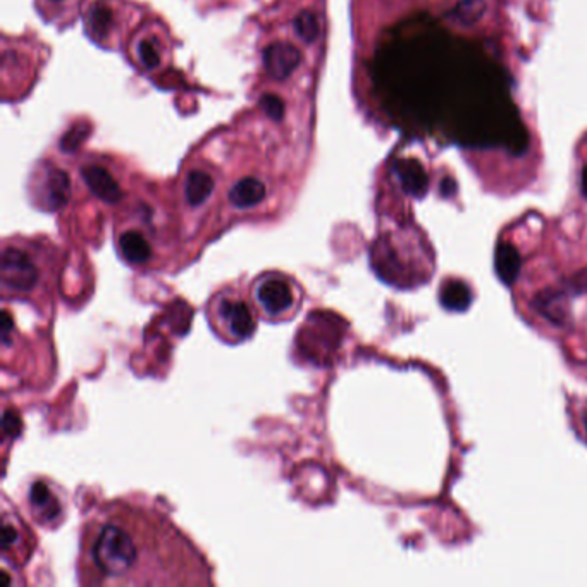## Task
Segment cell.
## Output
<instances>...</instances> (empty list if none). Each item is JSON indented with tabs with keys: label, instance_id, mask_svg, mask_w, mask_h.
Masks as SVG:
<instances>
[{
	"label": "cell",
	"instance_id": "9a60e30c",
	"mask_svg": "<svg viewBox=\"0 0 587 587\" xmlns=\"http://www.w3.org/2000/svg\"><path fill=\"white\" fill-rule=\"evenodd\" d=\"M45 188L42 190V206L51 210H56L66 204L69 186H67V177L60 171H52L49 176L45 177Z\"/></svg>",
	"mask_w": 587,
	"mask_h": 587
},
{
	"label": "cell",
	"instance_id": "7a4b0ae2",
	"mask_svg": "<svg viewBox=\"0 0 587 587\" xmlns=\"http://www.w3.org/2000/svg\"><path fill=\"white\" fill-rule=\"evenodd\" d=\"M2 288L4 296L35 298L43 294L52 278V257L31 241L16 239L4 243L2 250Z\"/></svg>",
	"mask_w": 587,
	"mask_h": 587
},
{
	"label": "cell",
	"instance_id": "d6986e66",
	"mask_svg": "<svg viewBox=\"0 0 587 587\" xmlns=\"http://www.w3.org/2000/svg\"><path fill=\"white\" fill-rule=\"evenodd\" d=\"M484 11H486V5L482 0H464L462 4H458L453 9L451 18L460 25H474Z\"/></svg>",
	"mask_w": 587,
	"mask_h": 587
},
{
	"label": "cell",
	"instance_id": "e0dca14e",
	"mask_svg": "<svg viewBox=\"0 0 587 587\" xmlns=\"http://www.w3.org/2000/svg\"><path fill=\"white\" fill-rule=\"evenodd\" d=\"M321 21L319 16L312 11H303L296 20H294V31L296 35L305 40L307 43H316L317 38L321 36Z\"/></svg>",
	"mask_w": 587,
	"mask_h": 587
},
{
	"label": "cell",
	"instance_id": "ba28073f",
	"mask_svg": "<svg viewBox=\"0 0 587 587\" xmlns=\"http://www.w3.org/2000/svg\"><path fill=\"white\" fill-rule=\"evenodd\" d=\"M301 66V52L294 43L278 42L264 51V69L274 80H288Z\"/></svg>",
	"mask_w": 587,
	"mask_h": 587
},
{
	"label": "cell",
	"instance_id": "2e32d148",
	"mask_svg": "<svg viewBox=\"0 0 587 587\" xmlns=\"http://www.w3.org/2000/svg\"><path fill=\"white\" fill-rule=\"evenodd\" d=\"M534 307L550 321L561 324L567 317V300L565 294L555 292V290H546L543 294H537L534 300Z\"/></svg>",
	"mask_w": 587,
	"mask_h": 587
},
{
	"label": "cell",
	"instance_id": "7402d4cb",
	"mask_svg": "<svg viewBox=\"0 0 587 587\" xmlns=\"http://www.w3.org/2000/svg\"><path fill=\"white\" fill-rule=\"evenodd\" d=\"M581 190H583V195L587 199V166L583 169V177H581Z\"/></svg>",
	"mask_w": 587,
	"mask_h": 587
},
{
	"label": "cell",
	"instance_id": "3957f363",
	"mask_svg": "<svg viewBox=\"0 0 587 587\" xmlns=\"http://www.w3.org/2000/svg\"><path fill=\"white\" fill-rule=\"evenodd\" d=\"M257 310L238 286H224L208 298L207 321L214 334L224 343L238 345L257 331Z\"/></svg>",
	"mask_w": 587,
	"mask_h": 587
},
{
	"label": "cell",
	"instance_id": "6da1fadb",
	"mask_svg": "<svg viewBox=\"0 0 587 587\" xmlns=\"http://www.w3.org/2000/svg\"><path fill=\"white\" fill-rule=\"evenodd\" d=\"M204 555L159 510L129 501L98 508L83 526L78 577L87 586H207Z\"/></svg>",
	"mask_w": 587,
	"mask_h": 587
},
{
	"label": "cell",
	"instance_id": "ffe728a7",
	"mask_svg": "<svg viewBox=\"0 0 587 587\" xmlns=\"http://www.w3.org/2000/svg\"><path fill=\"white\" fill-rule=\"evenodd\" d=\"M262 109H264L265 114L272 119H281L285 114V104L274 95L262 97Z\"/></svg>",
	"mask_w": 587,
	"mask_h": 587
},
{
	"label": "cell",
	"instance_id": "9c48e42d",
	"mask_svg": "<svg viewBox=\"0 0 587 587\" xmlns=\"http://www.w3.org/2000/svg\"><path fill=\"white\" fill-rule=\"evenodd\" d=\"M215 190V179L202 168L192 169L183 181V200L192 210L202 208Z\"/></svg>",
	"mask_w": 587,
	"mask_h": 587
},
{
	"label": "cell",
	"instance_id": "8fae6325",
	"mask_svg": "<svg viewBox=\"0 0 587 587\" xmlns=\"http://www.w3.org/2000/svg\"><path fill=\"white\" fill-rule=\"evenodd\" d=\"M393 171L400 179L403 192L411 197L422 199L429 190V177L422 164L413 159H400L393 164Z\"/></svg>",
	"mask_w": 587,
	"mask_h": 587
},
{
	"label": "cell",
	"instance_id": "277c9868",
	"mask_svg": "<svg viewBox=\"0 0 587 587\" xmlns=\"http://www.w3.org/2000/svg\"><path fill=\"white\" fill-rule=\"evenodd\" d=\"M248 296L259 317L267 323H286L303 303V288L283 270H265L252 281Z\"/></svg>",
	"mask_w": 587,
	"mask_h": 587
},
{
	"label": "cell",
	"instance_id": "5bb4252c",
	"mask_svg": "<svg viewBox=\"0 0 587 587\" xmlns=\"http://www.w3.org/2000/svg\"><path fill=\"white\" fill-rule=\"evenodd\" d=\"M472 290L460 279H448L442 283L440 292L441 305L450 312H466L472 305Z\"/></svg>",
	"mask_w": 587,
	"mask_h": 587
},
{
	"label": "cell",
	"instance_id": "ac0fdd59",
	"mask_svg": "<svg viewBox=\"0 0 587 587\" xmlns=\"http://www.w3.org/2000/svg\"><path fill=\"white\" fill-rule=\"evenodd\" d=\"M137 56L142 67L155 69L162 62V45L157 38H144L137 47Z\"/></svg>",
	"mask_w": 587,
	"mask_h": 587
},
{
	"label": "cell",
	"instance_id": "603a6c76",
	"mask_svg": "<svg viewBox=\"0 0 587 587\" xmlns=\"http://www.w3.org/2000/svg\"><path fill=\"white\" fill-rule=\"evenodd\" d=\"M49 4H64V0H47Z\"/></svg>",
	"mask_w": 587,
	"mask_h": 587
},
{
	"label": "cell",
	"instance_id": "8992f818",
	"mask_svg": "<svg viewBox=\"0 0 587 587\" xmlns=\"http://www.w3.org/2000/svg\"><path fill=\"white\" fill-rule=\"evenodd\" d=\"M2 560L12 565H23L33 552V537L16 513L4 512L2 517Z\"/></svg>",
	"mask_w": 587,
	"mask_h": 587
},
{
	"label": "cell",
	"instance_id": "7c38bea8",
	"mask_svg": "<svg viewBox=\"0 0 587 587\" xmlns=\"http://www.w3.org/2000/svg\"><path fill=\"white\" fill-rule=\"evenodd\" d=\"M82 176L85 177V183L89 184L90 190L104 202H116L121 199V188L116 177L109 169L98 164H90L82 169Z\"/></svg>",
	"mask_w": 587,
	"mask_h": 587
},
{
	"label": "cell",
	"instance_id": "cb8c5ba5",
	"mask_svg": "<svg viewBox=\"0 0 587 587\" xmlns=\"http://www.w3.org/2000/svg\"><path fill=\"white\" fill-rule=\"evenodd\" d=\"M586 427H587V413H586Z\"/></svg>",
	"mask_w": 587,
	"mask_h": 587
},
{
	"label": "cell",
	"instance_id": "44dd1931",
	"mask_svg": "<svg viewBox=\"0 0 587 587\" xmlns=\"http://www.w3.org/2000/svg\"><path fill=\"white\" fill-rule=\"evenodd\" d=\"M440 192L444 199L446 197H453L457 193V183L451 177H444L441 181Z\"/></svg>",
	"mask_w": 587,
	"mask_h": 587
},
{
	"label": "cell",
	"instance_id": "5b68a950",
	"mask_svg": "<svg viewBox=\"0 0 587 587\" xmlns=\"http://www.w3.org/2000/svg\"><path fill=\"white\" fill-rule=\"evenodd\" d=\"M27 505L31 519L47 528L60 526L66 517L67 498L64 489L51 479H33L27 491Z\"/></svg>",
	"mask_w": 587,
	"mask_h": 587
},
{
	"label": "cell",
	"instance_id": "52a82bcc",
	"mask_svg": "<svg viewBox=\"0 0 587 587\" xmlns=\"http://www.w3.org/2000/svg\"><path fill=\"white\" fill-rule=\"evenodd\" d=\"M116 247L121 259L131 267H147L153 262V243L138 226H126L124 230H119Z\"/></svg>",
	"mask_w": 587,
	"mask_h": 587
},
{
	"label": "cell",
	"instance_id": "30bf717a",
	"mask_svg": "<svg viewBox=\"0 0 587 587\" xmlns=\"http://www.w3.org/2000/svg\"><path fill=\"white\" fill-rule=\"evenodd\" d=\"M228 199L236 210L257 208L262 206L267 199V184L261 177H241L231 186Z\"/></svg>",
	"mask_w": 587,
	"mask_h": 587
},
{
	"label": "cell",
	"instance_id": "4fadbf2b",
	"mask_svg": "<svg viewBox=\"0 0 587 587\" xmlns=\"http://www.w3.org/2000/svg\"><path fill=\"white\" fill-rule=\"evenodd\" d=\"M520 269H522V257L519 250L506 241L498 243L495 252V270L499 281L506 286H512L517 281Z\"/></svg>",
	"mask_w": 587,
	"mask_h": 587
}]
</instances>
